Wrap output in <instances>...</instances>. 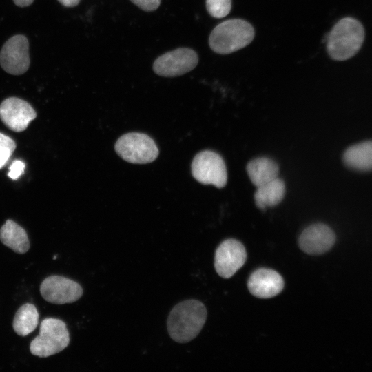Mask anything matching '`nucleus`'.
<instances>
[{
    "instance_id": "obj_16",
    "label": "nucleus",
    "mask_w": 372,
    "mask_h": 372,
    "mask_svg": "<svg viewBox=\"0 0 372 372\" xmlns=\"http://www.w3.org/2000/svg\"><path fill=\"white\" fill-rule=\"evenodd\" d=\"M345 165L360 171L372 169V141H364L347 148L343 154Z\"/></svg>"
},
{
    "instance_id": "obj_12",
    "label": "nucleus",
    "mask_w": 372,
    "mask_h": 372,
    "mask_svg": "<svg viewBox=\"0 0 372 372\" xmlns=\"http://www.w3.org/2000/svg\"><path fill=\"white\" fill-rule=\"evenodd\" d=\"M335 242L333 231L327 225L316 223L307 227L301 233L300 248L309 255L322 254L329 251Z\"/></svg>"
},
{
    "instance_id": "obj_13",
    "label": "nucleus",
    "mask_w": 372,
    "mask_h": 372,
    "mask_svg": "<svg viewBox=\"0 0 372 372\" xmlns=\"http://www.w3.org/2000/svg\"><path fill=\"white\" fill-rule=\"evenodd\" d=\"M247 287L253 296L259 298H270L282 291L284 280L277 271L271 269L260 268L250 275Z\"/></svg>"
},
{
    "instance_id": "obj_9",
    "label": "nucleus",
    "mask_w": 372,
    "mask_h": 372,
    "mask_svg": "<svg viewBox=\"0 0 372 372\" xmlns=\"http://www.w3.org/2000/svg\"><path fill=\"white\" fill-rule=\"evenodd\" d=\"M246 260L244 245L236 239H227L216 250L215 269L220 277L229 278L243 266Z\"/></svg>"
},
{
    "instance_id": "obj_24",
    "label": "nucleus",
    "mask_w": 372,
    "mask_h": 372,
    "mask_svg": "<svg viewBox=\"0 0 372 372\" xmlns=\"http://www.w3.org/2000/svg\"><path fill=\"white\" fill-rule=\"evenodd\" d=\"M65 7H74L79 4L80 0H58Z\"/></svg>"
},
{
    "instance_id": "obj_14",
    "label": "nucleus",
    "mask_w": 372,
    "mask_h": 372,
    "mask_svg": "<svg viewBox=\"0 0 372 372\" xmlns=\"http://www.w3.org/2000/svg\"><path fill=\"white\" fill-rule=\"evenodd\" d=\"M0 240L18 254H24L30 248L27 233L23 228L12 220H7L0 229Z\"/></svg>"
},
{
    "instance_id": "obj_18",
    "label": "nucleus",
    "mask_w": 372,
    "mask_h": 372,
    "mask_svg": "<svg viewBox=\"0 0 372 372\" xmlns=\"http://www.w3.org/2000/svg\"><path fill=\"white\" fill-rule=\"evenodd\" d=\"M39 313L32 304H25L17 311L14 320L13 329L21 336H25L32 332L38 325Z\"/></svg>"
},
{
    "instance_id": "obj_20",
    "label": "nucleus",
    "mask_w": 372,
    "mask_h": 372,
    "mask_svg": "<svg viewBox=\"0 0 372 372\" xmlns=\"http://www.w3.org/2000/svg\"><path fill=\"white\" fill-rule=\"evenodd\" d=\"M25 167V165L21 161H14L9 167L8 177L17 180L23 173Z\"/></svg>"
},
{
    "instance_id": "obj_6",
    "label": "nucleus",
    "mask_w": 372,
    "mask_h": 372,
    "mask_svg": "<svg viewBox=\"0 0 372 372\" xmlns=\"http://www.w3.org/2000/svg\"><path fill=\"white\" fill-rule=\"evenodd\" d=\"M193 177L200 183L223 187L227 180L225 161L216 152L205 150L198 153L192 165Z\"/></svg>"
},
{
    "instance_id": "obj_4",
    "label": "nucleus",
    "mask_w": 372,
    "mask_h": 372,
    "mask_svg": "<svg viewBox=\"0 0 372 372\" xmlns=\"http://www.w3.org/2000/svg\"><path fill=\"white\" fill-rule=\"evenodd\" d=\"M70 335L66 324L57 318H45L40 325L39 334L30 343L34 355L46 358L61 352L68 347Z\"/></svg>"
},
{
    "instance_id": "obj_17",
    "label": "nucleus",
    "mask_w": 372,
    "mask_h": 372,
    "mask_svg": "<svg viewBox=\"0 0 372 372\" xmlns=\"http://www.w3.org/2000/svg\"><path fill=\"white\" fill-rule=\"evenodd\" d=\"M285 193V183L277 177L258 187L254 194V200L258 208L265 209L267 207H273L280 203Z\"/></svg>"
},
{
    "instance_id": "obj_1",
    "label": "nucleus",
    "mask_w": 372,
    "mask_h": 372,
    "mask_svg": "<svg viewBox=\"0 0 372 372\" xmlns=\"http://www.w3.org/2000/svg\"><path fill=\"white\" fill-rule=\"evenodd\" d=\"M207 309L200 301L186 300L171 310L167 320L171 338L178 343L194 339L203 329L207 319Z\"/></svg>"
},
{
    "instance_id": "obj_11",
    "label": "nucleus",
    "mask_w": 372,
    "mask_h": 372,
    "mask_svg": "<svg viewBox=\"0 0 372 372\" xmlns=\"http://www.w3.org/2000/svg\"><path fill=\"white\" fill-rule=\"evenodd\" d=\"M37 116L34 108L25 101L17 97H9L0 105V119L10 130L21 132Z\"/></svg>"
},
{
    "instance_id": "obj_22",
    "label": "nucleus",
    "mask_w": 372,
    "mask_h": 372,
    "mask_svg": "<svg viewBox=\"0 0 372 372\" xmlns=\"http://www.w3.org/2000/svg\"><path fill=\"white\" fill-rule=\"evenodd\" d=\"M15 148V142L10 137L0 132V151L4 149H11L14 150Z\"/></svg>"
},
{
    "instance_id": "obj_2",
    "label": "nucleus",
    "mask_w": 372,
    "mask_h": 372,
    "mask_svg": "<svg viewBox=\"0 0 372 372\" xmlns=\"http://www.w3.org/2000/svg\"><path fill=\"white\" fill-rule=\"evenodd\" d=\"M364 39L362 23L352 17L337 22L327 35V50L335 61H345L353 56L360 49Z\"/></svg>"
},
{
    "instance_id": "obj_7",
    "label": "nucleus",
    "mask_w": 372,
    "mask_h": 372,
    "mask_svg": "<svg viewBox=\"0 0 372 372\" xmlns=\"http://www.w3.org/2000/svg\"><path fill=\"white\" fill-rule=\"evenodd\" d=\"M198 58L195 51L180 48L168 52L154 63L153 70L156 74L165 77L183 75L192 70L198 64Z\"/></svg>"
},
{
    "instance_id": "obj_25",
    "label": "nucleus",
    "mask_w": 372,
    "mask_h": 372,
    "mask_svg": "<svg viewBox=\"0 0 372 372\" xmlns=\"http://www.w3.org/2000/svg\"><path fill=\"white\" fill-rule=\"evenodd\" d=\"M15 5L19 7H26L31 5L34 0H13Z\"/></svg>"
},
{
    "instance_id": "obj_5",
    "label": "nucleus",
    "mask_w": 372,
    "mask_h": 372,
    "mask_svg": "<svg viewBox=\"0 0 372 372\" xmlns=\"http://www.w3.org/2000/svg\"><path fill=\"white\" fill-rule=\"evenodd\" d=\"M117 154L125 161L134 164H146L158 156V149L148 135L130 132L121 136L115 143Z\"/></svg>"
},
{
    "instance_id": "obj_21",
    "label": "nucleus",
    "mask_w": 372,
    "mask_h": 372,
    "mask_svg": "<svg viewBox=\"0 0 372 372\" xmlns=\"http://www.w3.org/2000/svg\"><path fill=\"white\" fill-rule=\"evenodd\" d=\"M144 11H153L158 8L161 0H130Z\"/></svg>"
},
{
    "instance_id": "obj_8",
    "label": "nucleus",
    "mask_w": 372,
    "mask_h": 372,
    "mask_svg": "<svg viewBox=\"0 0 372 372\" xmlns=\"http://www.w3.org/2000/svg\"><path fill=\"white\" fill-rule=\"evenodd\" d=\"M29 43L25 36L17 34L3 44L0 51V65L13 75L25 73L30 66Z\"/></svg>"
},
{
    "instance_id": "obj_10",
    "label": "nucleus",
    "mask_w": 372,
    "mask_h": 372,
    "mask_svg": "<svg viewBox=\"0 0 372 372\" xmlns=\"http://www.w3.org/2000/svg\"><path fill=\"white\" fill-rule=\"evenodd\" d=\"M42 297L50 303L63 304L72 303L83 295V289L76 282L60 276L46 278L41 284Z\"/></svg>"
},
{
    "instance_id": "obj_23",
    "label": "nucleus",
    "mask_w": 372,
    "mask_h": 372,
    "mask_svg": "<svg viewBox=\"0 0 372 372\" xmlns=\"http://www.w3.org/2000/svg\"><path fill=\"white\" fill-rule=\"evenodd\" d=\"M14 151L11 149H4L0 151V169L8 162Z\"/></svg>"
},
{
    "instance_id": "obj_15",
    "label": "nucleus",
    "mask_w": 372,
    "mask_h": 372,
    "mask_svg": "<svg viewBox=\"0 0 372 372\" xmlns=\"http://www.w3.org/2000/svg\"><path fill=\"white\" fill-rule=\"evenodd\" d=\"M247 172L251 183L258 187L277 178L279 167L273 160L260 157L249 162Z\"/></svg>"
},
{
    "instance_id": "obj_3",
    "label": "nucleus",
    "mask_w": 372,
    "mask_h": 372,
    "mask_svg": "<svg viewBox=\"0 0 372 372\" xmlns=\"http://www.w3.org/2000/svg\"><path fill=\"white\" fill-rule=\"evenodd\" d=\"M254 34V29L248 21L228 19L214 28L209 37V45L216 53L228 54L248 45Z\"/></svg>"
},
{
    "instance_id": "obj_19",
    "label": "nucleus",
    "mask_w": 372,
    "mask_h": 372,
    "mask_svg": "<svg viewBox=\"0 0 372 372\" xmlns=\"http://www.w3.org/2000/svg\"><path fill=\"white\" fill-rule=\"evenodd\" d=\"M209 14L217 19L226 17L231 9V0H206Z\"/></svg>"
}]
</instances>
